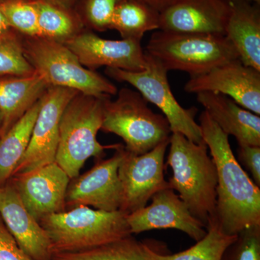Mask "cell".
Wrapping results in <instances>:
<instances>
[{
    "mask_svg": "<svg viewBox=\"0 0 260 260\" xmlns=\"http://www.w3.org/2000/svg\"><path fill=\"white\" fill-rule=\"evenodd\" d=\"M52 260H147L142 242L131 236L79 252L56 253Z\"/></svg>",
    "mask_w": 260,
    "mask_h": 260,
    "instance_id": "d4e9b609",
    "label": "cell"
},
{
    "mask_svg": "<svg viewBox=\"0 0 260 260\" xmlns=\"http://www.w3.org/2000/svg\"><path fill=\"white\" fill-rule=\"evenodd\" d=\"M160 13L137 0H120L116 5L110 29L123 39L140 41L147 32L159 30Z\"/></svg>",
    "mask_w": 260,
    "mask_h": 260,
    "instance_id": "603a6c76",
    "label": "cell"
},
{
    "mask_svg": "<svg viewBox=\"0 0 260 260\" xmlns=\"http://www.w3.org/2000/svg\"><path fill=\"white\" fill-rule=\"evenodd\" d=\"M41 105L42 99L0 138V186L5 185L11 179L26 151Z\"/></svg>",
    "mask_w": 260,
    "mask_h": 260,
    "instance_id": "7402d4cb",
    "label": "cell"
},
{
    "mask_svg": "<svg viewBox=\"0 0 260 260\" xmlns=\"http://www.w3.org/2000/svg\"><path fill=\"white\" fill-rule=\"evenodd\" d=\"M231 11L225 37L244 64L260 71L259 5L246 0H229Z\"/></svg>",
    "mask_w": 260,
    "mask_h": 260,
    "instance_id": "d6986e66",
    "label": "cell"
},
{
    "mask_svg": "<svg viewBox=\"0 0 260 260\" xmlns=\"http://www.w3.org/2000/svg\"><path fill=\"white\" fill-rule=\"evenodd\" d=\"M23 49L29 63L49 86L73 89L84 95L97 97L117 93L114 84L85 68L64 44L44 37L24 36Z\"/></svg>",
    "mask_w": 260,
    "mask_h": 260,
    "instance_id": "8992f818",
    "label": "cell"
},
{
    "mask_svg": "<svg viewBox=\"0 0 260 260\" xmlns=\"http://www.w3.org/2000/svg\"><path fill=\"white\" fill-rule=\"evenodd\" d=\"M0 260H32L20 247L2 220H0Z\"/></svg>",
    "mask_w": 260,
    "mask_h": 260,
    "instance_id": "f546056e",
    "label": "cell"
},
{
    "mask_svg": "<svg viewBox=\"0 0 260 260\" xmlns=\"http://www.w3.org/2000/svg\"><path fill=\"white\" fill-rule=\"evenodd\" d=\"M246 1L250 2V3H255V4L260 5V0H246Z\"/></svg>",
    "mask_w": 260,
    "mask_h": 260,
    "instance_id": "e575fe53",
    "label": "cell"
},
{
    "mask_svg": "<svg viewBox=\"0 0 260 260\" xmlns=\"http://www.w3.org/2000/svg\"><path fill=\"white\" fill-rule=\"evenodd\" d=\"M0 10L10 28L25 37H40L37 12L30 0H0Z\"/></svg>",
    "mask_w": 260,
    "mask_h": 260,
    "instance_id": "4316f807",
    "label": "cell"
},
{
    "mask_svg": "<svg viewBox=\"0 0 260 260\" xmlns=\"http://www.w3.org/2000/svg\"><path fill=\"white\" fill-rule=\"evenodd\" d=\"M128 214L104 211L80 205L41 219L39 223L50 240L53 254L79 252L131 236Z\"/></svg>",
    "mask_w": 260,
    "mask_h": 260,
    "instance_id": "3957f363",
    "label": "cell"
},
{
    "mask_svg": "<svg viewBox=\"0 0 260 260\" xmlns=\"http://www.w3.org/2000/svg\"><path fill=\"white\" fill-rule=\"evenodd\" d=\"M101 130L120 137L135 155L150 151L172 135L167 118L152 111L138 90L127 88L118 92L116 100L106 99Z\"/></svg>",
    "mask_w": 260,
    "mask_h": 260,
    "instance_id": "52a82bcc",
    "label": "cell"
},
{
    "mask_svg": "<svg viewBox=\"0 0 260 260\" xmlns=\"http://www.w3.org/2000/svg\"><path fill=\"white\" fill-rule=\"evenodd\" d=\"M137 1L142 2V3L150 5L160 13L162 10L172 5L175 0H137Z\"/></svg>",
    "mask_w": 260,
    "mask_h": 260,
    "instance_id": "1f68e13d",
    "label": "cell"
},
{
    "mask_svg": "<svg viewBox=\"0 0 260 260\" xmlns=\"http://www.w3.org/2000/svg\"><path fill=\"white\" fill-rule=\"evenodd\" d=\"M11 179L23 205L39 223L47 215L66 210L65 198L71 179L55 161Z\"/></svg>",
    "mask_w": 260,
    "mask_h": 260,
    "instance_id": "4fadbf2b",
    "label": "cell"
},
{
    "mask_svg": "<svg viewBox=\"0 0 260 260\" xmlns=\"http://www.w3.org/2000/svg\"><path fill=\"white\" fill-rule=\"evenodd\" d=\"M145 54V66L141 71L106 68L105 73L112 79L133 85L147 102L156 106L169 121L172 133H181L195 143H203L201 128L195 121L198 109L181 107L172 93L167 70L160 61Z\"/></svg>",
    "mask_w": 260,
    "mask_h": 260,
    "instance_id": "ba28073f",
    "label": "cell"
},
{
    "mask_svg": "<svg viewBox=\"0 0 260 260\" xmlns=\"http://www.w3.org/2000/svg\"><path fill=\"white\" fill-rule=\"evenodd\" d=\"M78 93L65 107L59 122V136L55 162L70 179L78 177L91 157L100 158L106 149L120 144L103 145L97 140L102 129L106 99Z\"/></svg>",
    "mask_w": 260,
    "mask_h": 260,
    "instance_id": "277c9868",
    "label": "cell"
},
{
    "mask_svg": "<svg viewBox=\"0 0 260 260\" xmlns=\"http://www.w3.org/2000/svg\"><path fill=\"white\" fill-rule=\"evenodd\" d=\"M203 139L210 149L218 174L216 221L229 236L260 227V189L233 153L229 135L203 111L200 116Z\"/></svg>",
    "mask_w": 260,
    "mask_h": 260,
    "instance_id": "6da1fadb",
    "label": "cell"
},
{
    "mask_svg": "<svg viewBox=\"0 0 260 260\" xmlns=\"http://www.w3.org/2000/svg\"><path fill=\"white\" fill-rule=\"evenodd\" d=\"M197 100L225 134L235 137L239 146H260L259 115L223 94L200 92Z\"/></svg>",
    "mask_w": 260,
    "mask_h": 260,
    "instance_id": "ac0fdd59",
    "label": "cell"
},
{
    "mask_svg": "<svg viewBox=\"0 0 260 260\" xmlns=\"http://www.w3.org/2000/svg\"><path fill=\"white\" fill-rule=\"evenodd\" d=\"M169 145V140H166L141 155H135L125 149L118 170L121 211L129 214L144 208L155 193L171 188L164 177V158Z\"/></svg>",
    "mask_w": 260,
    "mask_h": 260,
    "instance_id": "9c48e42d",
    "label": "cell"
},
{
    "mask_svg": "<svg viewBox=\"0 0 260 260\" xmlns=\"http://www.w3.org/2000/svg\"><path fill=\"white\" fill-rule=\"evenodd\" d=\"M145 51L168 72H185L190 77L239 59L225 36L200 32L158 30L152 34Z\"/></svg>",
    "mask_w": 260,
    "mask_h": 260,
    "instance_id": "5b68a950",
    "label": "cell"
},
{
    "mask_svg": "<svg viewBox=\"0 0 260 260\" xmlns=\"http://www.w3.org/2000/svg\"><path fill=\"white\" fill-rule=\"evenodd\" d=\"M184 90L189 93L223 94L241 107L260 115V71L244 64L239 59L190 77Z\"/></svg>",
    "mask_w": 260,
    "mask_h": 260,
    "instance_id": "7c38bea8",
    "label": "cell"
},
{
    "mask_svg": "<svg viewBox=\"0 0 260 260\" xmlns=\"http://www.w3.org/2000/svg\"><path fill=\"white\" fill-rule=\"evenodd\" d=\"M49 87L36 71L26 76H0V138L42 99Z\"/></svg>",
    "mask_w": 260,
    "mask_h": 260,
    "instance_id": "ffe728a7",
    "label": "cell"
},
{
    "mask_svg": "<svg viewBox=\"0 0 260 260\" xmlns=\"http://www.w3.org/2000/svg\"><path fill=\"white\" fill-rule=\"evenodd\" d=\"M78 93L76 90L62 87L48 88L42 98L28 148L12 177L55 161L61 114Z\"/></svg>",
    "mask_w": 260,
    "mask_h": 260,
    "instance_id": "30bf717a",
    "label": "cell"
},
{
    "mask_svg": "<svg viewBox=\"0 0 260 260\" xmlns=\"http://www.w3.org/2000/svg\"><path fill=\"white\" fill-rule=\"evenodd\" d=\"M0 215L18 245L32 260H52L47 233L26 209L11 183L0 186Z\"/></svg>",
    "mask_w": 260,
    "mask_h": 260,
    "instance_id": "e0dca14e",
    "label": "cell"
},
{
    "mask_svg": "<svg viewBox=\"0 0 260 260\" xmlns=\"http://www.w3.org/2000/svg\"><path fill=\"white\" fill-rule=\"evenodd\" d=\"M2 123H3V116H2L1 112H0V129H1Z\"/></svg>",
    "mask_w": 260,
    "mask_h": 260,
    "instance_id": "d590c367",
    "label": "cell"
},
{
    "mask_svg": "<svg viewBox=\"0 0 260 260\" xmlns=\"http://www.w3.org/2000/svg\"><path fill=\"white\" fill-rule=\"evenodd\" d=\"M23 37L12 28L0 34V76H26L35 73L24 54Z\"/></svg>",
    "mask_w": 260,
    "mask_h": 260,
    "instance_id": "484cf974",
    "label": "cell"
},
{
    "mask_svg": "<svg viewBox=\"0 0 260 260\" xmlns=\"http://www.w3.org/2000/svg\"><path fill=\"white\" fill-rule=\"evenodd\" d=\"M237 237V235L224 234L216 220H214L208 224L204 238L181 252L162 254L146 243H142V246L147 260H220L224 251Z\"/></svg>",
    "mask_w": 260,
    "mask_h": 260,
    "instance_id": "cb8c5ba5",
    "label": "cell"
},
{
    "mask_svg": "<svg viewBox=\"0 0 260 260\" xmlns=\"http://www.w3.org/2000/svg\"><path fill=\"white\" fill-rule=\"evenodd\" d=\"M10 28L9 24L7 21L5 15H3V12L0 10V34L6 31L8 29Z\"/></svg>",
    "mask_w": 260,
    "mask_h": 260,
    "instance_id": "d6a6232c",
    "label": "cell"
},
{
    "mask_svg": "<svg viewBox=\"0 0 260 260\" xmlns=\"http://www.w3.org/2000/svg\"><path fill=\"white\" fill-rule=\"evenodd\" d=\"M120 0H80L75 10L85 28L106 31L111 28L113 15Z\"/></svg>",
    "mask_w": 260,
    "mask_h": 260,
    "instance_id": "83f0119b",
    "label": "cell"
},
{
    "mask_svg": "<svg viewBox=\"0 0 260 260\" xmlns=\"http://www.w3.org/2000/svg\"><path fill=\"white\" fill-rule=\"evenodd\" d=\"M37 12L40 37L65 44L84 29L76 10L56 0H30Z\"/></svg>",
    "mask_w": 260,
    "mask_h": 260,
    "instance_id": "44dd1931",
    "label": "cell"
},
{
    "mask_svg": "<svg viewBox=\"0 0 260 260\" xmlns=\"http://www.w3.org/2000/svg\"><path fill=\"white\" fill-rule=\"evenodd\" d=\"M229 0H175L160 12L159 30L225 35Z\"/></svg>",
    "mask_w": 260,
    "mask_h": 260,
    "instance_id": "2e32d148",
    "label": "cell"
},
{
    "mask_svg": "<svg viewBox=\"0 0 260 260\" xmlns=\"http://www.w3.org/2000/svg\"><path fill=\"white\" fill-rule=\"evenodd\" d=\"M220 260H260V227L239 233L224 251Z\"/></svg>",
    "mask_w": 260,
    "mask_h": 260,
    "instance_id": "f1b7e54d",
    "label": "cell"
},
{
    "mask_svg": "<svg viewBox=\"0 0 260 260\" xmlns=\"http://www.w3.org/2000/svg\"><path fill=\"white\" fill-rule=\"evenodd\" d=\"M64 45L87 69L107 68L138 72L144 69L146 54L140 41L103 39L85 28Z\"/></svg>",
    "mask_w": 260,
    "mask_h": 260,
    "instance_id": "5bb4252c",
    "label": "cell"
},
{
    "mask_svg": "<svg viewBox=\"0 0 260 260\" xmlns=\"http://www.w3.org/2000/svg\"><path fill=\"white\" fill-rule=\"evenodd\" d=\"M151 204L126 215L131 234L155 229H174L185 233L195 242L201 240L207 229L194 218L174 189H162L152 197Z\"/></svg>",
    "mask_w": 260,
    "mask_h": 260,
    "instance_id": "9a60e30c",
    "label": "cell"
},
{
    "mask_svg": "<svg viewBox=\"0 0 260 260\" xmlns=\"http://www.w3.org/2000/svg\"><path fill=\"white\" fill-rule=\"evenodd\" d=\"M56 1L67 7V8L75 9V6L78 5L80 0H56Z\"/></svg>",
    "mask_w": 260,
    "mask_h": 260,
    "instance_id": "836d02e7",
    "label": "cell"
},
{
    "mask_svg": "<svg viewBox=\"0 0 260 260\" xmlns=\"http://www.w3.org/2000/svg\"><path fill=\"white\" fill-rule=\"evenodd\" d=\"M124 152L125 148L121 145L112 157L102 159L88 172L70 179L65 198L66 208L84 205L104 211L120 209L121 187L118 170Z\"/></svg>",
    "mask_w": 260,
    "mask_h": 260,
    "instance_id": "8fae6325",
    "label": "cell"
},
{
    "mask_svg": "<svg viewBox=\"0 0 260 260\" xmlns=\"http://www.w3.org/2000/svg\"><path fill=\"white\" fill-rule=\"evenodd\" d=\"M239 158L249 170L253 180L258 186H260V146L242 145L239 146Z\"/></svg>",
    "mask_w": 260,
    "mask_h": 260,
    "instance_id": "4dcf8cb0",
    "label": "cell"
},
{
    "mask_svg": "<svg viewBox=\"0 0 260 260\" xmlns=\"http://www.w3.org/2000/svg\"><path fill=\"white\" fill-rule=\"evenodd\" d=\"M167 164L173 171L170 187L179 192L191 215L208 227L216 220L218 174L205 142L195 143L181 133H172Z\"/></svg>",
    "mask_w": 260,
    "mask_h": 260,
    "instance_id": "7a4b0ae2",
    "label": "cell"
}]
</instances>
